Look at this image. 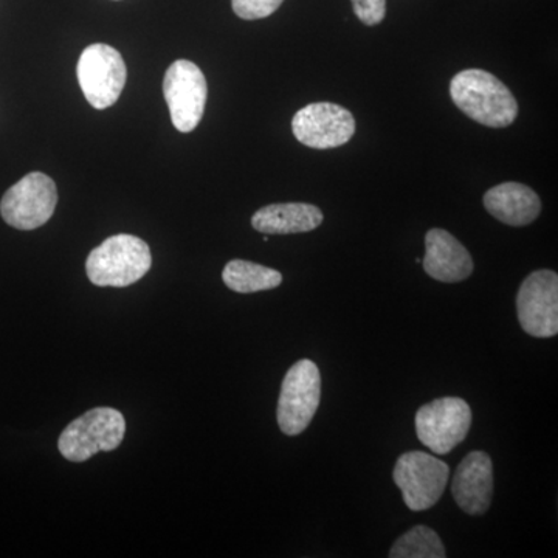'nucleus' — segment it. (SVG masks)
<instances>
[{
	"label": "nucleus",
	"mask_w": 558,
	"mask_h": 558,
	"mask_svg": "<svg viewBox=\"0 0 558 558\" xmlns=\"http://www.w3.org/2000/svg\"><path fill=\"white\" fill-rule=\"evenodd\" d=\"M322 209L311 204H274L253 215V229L264 234H296L317 230L323 223Z\"/></svg>",
	"instance_id": "2eb2a0df"
},
{
	"label": "nucleus",
	"mask_w": 558,
	"mask_h": 558,
	"mask_svg": "<svg viewBox=\"0 0 558 558\" xmlns=\"http://www.w3.org/2000/svg\"><path fill=\"white\" fill-rule=\"evenodd\" d=\"M472 427V410L464 399L440 398L416 413L417 438L436 454H449L464 442Z\"/></svg>",
	"instance_id": "6e6552de"
},
{
	"label": "nucleus",
	"mask_w": 558,
	"mask_h": 558,
	"mask_svg": "<svg viewBox=\"0 0 558 558\" xmlns=\"http://www.w3.org/2000/svg\"><path fill=\"white\" fill-rule=\"evenodd\" d=\"M322 398V376L312 360L303 359L290 366L278 400V425L288 436H299L317 413Z\"/></svg>",
	"instance_id": "20e7f679"
},
{
	"label": "nucleus",
	"mask_w": 558,
	"mask_h": 558,
	"mask_svg": "<svg viewBox=\"0 0 558 558\" xmlns=\"http://www.w3.org/2000/svg\"><path fill=\"white\" fill-rule=\"evenodd\" d=\"M126 435V421L119 410L98 407L70 422L58 440L62 457L84 462L100 451L119 449Z\"/></svg>",
	"instance_id": "7ed1b4c3"
},
{
	"label": "nucleus",
	"mask_w": 558,
	"mask_h": 558,
	"mask_svg": "<svg viewBox=\"0 0 558 558\" xmlns=\"http://www.w3.org/2000/svg\"><path fill=\"white\" fill-rule=\"evenodd\" d=\"M149 245L132 234H116L92 250L86 260L87 277L98 288H128L150 270Z\"/></svg>",
	"instance_id": "f03ea898"
},
{
	"label": "nucleus",
	"mask_w": 558,
	"mask_h": 558,
	"mask_svg": "<svg viewBox=\"0 0 558 558\" xmlns=\"http://www.w3.org/2000/svg\"><path fill=\"white\" fill-rule=\"evenodd\" d=\"M494 492V465L484 451H472L454 472L451 495L469 515H484L490 508Z\"/></svg>",
	"instance_id": "f8f14e48"
},
{
	"label": "nucleus",
	"mask_w": 558,
	"mask_h": 558,
	"mask_svg": "<svg viewBox=\"0 0 558 558\" xmlns=\"http://www.w3.org/2000/svg\"><path fill=\"white\" fill-rule=\"evenodd\" d=\"M76 75L92 108L102 110L119 101L128 70L119 50L108 44H92L81 53Z\"/></svg>",
	"instance_id": "39448f33"
},
{
	"label": "nucleus",
	"mask_w": 558,
	"mask_h": 558,
	"mask_svg": "<svg viewBox=\"0 0 558 558\" xmlns=\"http://www.w3.org/2000/svg\"><path fill=\"white\" fill-rule=\"evenodd\" d=\"M295 138L312 149H332L347 145L355 134L354 116L333 102H312L292 120Z\"/></svg>",
	"instance_id": "9b49d317"
},
{
	"label": "nucleus",
	"mask_w": 558,
	"mask_h": 558,
	"mask_svg": "<svg viewBox=\"0 0 558 558\" xmlns=\"http://www.w3.org/2000/svg\"><path fill=\"white\" fill-rule=\"evenodd\" d=\"M391 558H446V548L433 529L416 526L395 543L389 550Z\"/></svg>",
	"instance_id": "f3484780"
},
{
	"label": "nucleus",
	"mask_w": 558,
	"mask_h": 558,
	"mask_svg": "<svg viewBox=\"0 0 558 558\" xmlns=\"http://www.w3.org/2000/svg\"><path fill=\"white\" fill-rule=\"evenodd\" d=\"M57 204V183L43 172H31L3 194L0 215L13 229L31 231L49 222Z\"/></svg>",
	"instance_id": "0eeeda50"
},
{
	"label": "nucleus",
	"mask_w": 558,
	"mask_h": 558,
	"mask_svg": "<svg viewBox=\"0 0 558 558\" xmlns=\"http://www.w3.org/2000/svg\"><path fill=\"white\" fill-rule=\"evenodd\" d=\"M222 279L233 292L256 293L277 289L281 286L282 275L250 260L233 259L223 267Z\"/></svg>",
	"instance_id": "dca6fc26"
},
{
	"label": "nucleus",
	"mask_w": 558,
	"mask_h": 558,
	"mask_svg": "<svg viewBox=\"0 0 558 558\" xmlns=\"http://www.w3.org/2000/svg\"><path fill=\"white\" fill-rule=\"evenodd\" d=\"M451 100L483 126L508 128L519 117V102L506 84L481 69L462 70L451 78Z\"/></svg>",
	"instance_id": "f257e3e1"
},
{
	"label": "nucleus",
	"mask_w": 558,
	"mask_h": 558,
	"mask_svg": "<svg viewBox=\"0 0 558 558\" xmlns=\"http://www.w3.org/2000/svg\"><path fill=\"white\" fill-rule=\"evenodd\" d=\"M450 478V468L433 454L409 451L396 462V486L402 492L403 502L414 512L433 508L442 497Z\"/></svg>",
	"instance_id": "423d86ee"
},
{
	"label": "nucleus",
	"mask_w": 558,
	"mask_h": 558,
	"mask_svg": "<svg viewBox=\"0 0 558 558\" xmlns=\"http://www.w3.org/2000/svg\"><path fill=\"white\" fill-rule=\"evenodd\" d=\"M352 9L363 24L373 27L385 20L387 0H352Z\"/></svg>",
	"instance_id": "6ab92c4d"
},
{
	"label": "nucleus",
	"mask_w": 558,
	"mask_h": 558,
	"mask_svg": "<svg viewBox=\"0 0 558 558\" xmlns=\"http://www.w3.org/2000/svg\"><path fill=\"white\" fill-rule=\"evenodd\" d=\"M284 0H231L236 16L245 21L264 20L281 7Z\"/></svg>",
	"instance_id": "a211bd4d"
},
{
	"label": "nucleus",
	"mask_w": 558,
	"mask_h": 558,
	"mask_svg": "<svg viewBox=\"0 0 558 558\" xmlns=\"http://www.w3.org/2000/svg\"><path fill=\"white\" fill-rule=\"evenodd\" d=\"M484 207L506 226L524 227L538 218L542 201L523 183L506 182L484 194Z\"/></svg>",
	"instance_id": "4468645a"
},
{
	"label": "nucleus",
	"mask_w": 558,
	"mask_h": 558,
	"mask_svg": "<svg viewBox=\"0 0 558 558\" xmlns=\"http://www.w3.org/2000/svg\"><path fill=\"white\" fill-rule=\"evenodd\" d=\"M163 95L171 121L180 132H193L201 123L208 97L207 80L194 62H172L165 73Z\"/></svg>",
	"instance_id": "1a4fd4ad"
},
{
	"label": "nucleus",
	"mask_w": 558,
	"mask_h": 558,
	"mask_svg": "<svg viewBox=\"0 0 558 558\" xmlns=\"http://www.w3.org/2000/svg\"><path fill=\"white\" fill-rule=\"evenodd\" d=\"M521 328L535 339H550L558 333V275L537 270L524 279L517 295Z\"/></svg>",
	"instance_id": "9d476101"
},
{
	"label": "nucleus",
	"mask_w": 558,
	"mask_h": 558,
	"mask_svg": "<svg viewBox=\"0 0 558 558\" xmlns=\"http://www.w3.org/2000/svg\"><path fill=\"white\" fill-rule=\"evenodd\" d=\"M422 263L425 274L440 282H461L473 271V259L468 248L442 229L428 231Z\"/></svg>",
	"instance_id": "ddd939ff"
}]
</instances>
